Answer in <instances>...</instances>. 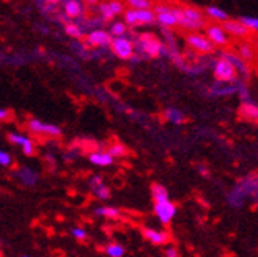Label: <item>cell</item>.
<instances>
[{
	"instance_id": "cell-1",
	"label": "cell",
	"mask_w": 258,
	"mask_h": 257,
	"mask_svg": "<svg viewBox=\"0 0 258 257\" xmlns=\"http://www.w3.org/2000/svg\"><path fill=\"white\" fill-rule=\"evenodd\" d=\"M173 11L176 15V19H178V25H181V27L187 29V30H200L205 27V21H203V15L202 11L197 10V8H192V7H173Z\"/></svg>"
},
{
	"instance_id": "cell-2",
	"label": "cell",
	"mask_w": 258,
	"mask_h": 257,
	"mask_svg": "<svg viewBox=\"0 0 258 257\" xmlns=\"http://www.w3.org/2000/svg\"><path fill=\"white\" fill-rule=\"evenodd\" d=\"M136 47L139 49L140 54H145L148 59H156L165 50L164 44L153 33L139 35L136 40Z\"/></svg>"
},
{
	"instance_id": "cell-3",
	"label": "cell",
	"mask_w": 258,
	"mask_h": 257,
	"mask_svg": "<svg viewBox=\"0 0 258 257\" xmlns=\"http://www.w3.org/2000/svg\"><path fill=\"white\" fill-rule=\"evenodd\" d=\"M124 21L127 25L131 27H136V25H147V24H153L156 21V13L151 8H129L124 13Z\"/></svg>"
},
{
	"instance_id": "cell-4",
	"label": "cell",
	"mask_w": 258,
	"mask_h": 257,
	"mask_svg": "<svg viewBox=\"0 0 258 257\" xmlns=\"http://www.w3.org/2000/svg\"><path fill=\"white\" fill-rule=\"evenodd\" d=\"M214 78L217 82L231 84L238 78V70L228 59L222 57V59H219L214 65Z\"/></svg>"
},
{
	"instance_id": "cell-5",
	"label": "cell",
	"mask_w": 258,
	"mask_h": 257,
	"mask_svg": "<svg viewBox=\"0 0 258 257\" xmlns=\"http://www.w3.org/2000/svg\"><path fill=\"white\" fill-rule=\"evenodd\" d=\"M110 49H112V53L121 60H131V57L136 54L134 53V43L129 40V38H126L124 35L113 36L112 43H110Z\"/></svg>"
},
{
	"instance_id": "cell-6",
	"label": "cell",
	"mask_w": 258,
	"mask_h": 257,
	"mask_svg": "<svg viewBox=\"0 0 258 257\" xmlns=\"http://www.w3.org/2000/svg\"><path fill=\"white\" fill-rule=\"evenodd\" d=\"M154 215L158 216V220L162 224H170L173 216L176 215V205L170 199L154 202Z\"/></svg>"
},
{
	"instance_id": "cell-7",
	"label": "cell",
	"mask_w": 258,
	"mask_h": 257,
	"mask_svg": "<svg viewBox=\"0 0 258 257\" xmlns=\"http://www.w3.org/2000/svg\"><path fill=\"white\" fill-rule=\"evenodd\" d=\"M154 13H156V21L162 25L165 29H173L178 25V19H176V15L173 11V7H169V5H156L153 8Z\"/></svg>"
},
{
	"instance_id": "cell-8",
	"label": "cell",
	"mask_w": 258,
	"mask_h": 257,
	"mask_svg": "<svg viewBox=\"0 0 258 257\" xmlns=\"http://www.w3.org/2000/svg\"><path fill=\"white\" fill-rule=\"evenodd\" d=\"M186 40H187V44L200 54H211L216 47L214 43L206 35H200V33L192 32L190 35H187Z\"/></svg>"
},
{
	"instance_id": "cell-9",
	"label": "cell",
	"mask_w": 258,
	"mask_h": 257,
	"mask_svg": "<svg viewBox=\"0 0 258 257\" xmlns=\"http://www.w3.org/2000/svg\"><path fill=\"white\" fill-rule=\"evenodd\" d=\"M27 126H29V130L35 134H46V136H60L61 134V130L57 125L43 123L36 119H30Z\"/></svg>"
},
{
	"instance_id": "cell-10",
	"label": "cell",
	"mask_w": 258,
	"mask_h": 257,
	"mask_svg": "<svg viewBox=\"0 0 258 257\" xmlns=\"http://www.w3.org/2000/svg\"><path fill=\"white\" fill-rule=\"evenodd\" d=\"M206 36L214 43V46H227L228 33L224 25H206Z\"/></svg>"
},
{
	"instance_id": "cell-11",
	"label": "cell",
	"mask_w": 258,
	"mask_h": 257,
	"mask_svg": "<svg viewBox=\"0 0 258 257\" xmlns=\"http://www.w3.org/2000/svg\"><path fill=\"white\" fill-rule=\"evenodd\" d=\"M112 33L106 32L102 29H96L93 32H90L87 36V43L90 46H95V47H104V46H110L112 43Z\"/></svg>"
},
{
	"instance_id": "cell-12",
	"label": "cell",
	"mask_w": 258,
	"mask_h": 257,
	"mask_svg": "<svg viewBox=\"0 0 258 257\" xmlns=\"http://www.w3.org/2000/svg\"><path fill=\"white\" fill-rule=\"evenodd\" d=\"M142 235H144V238H147L151 245H156V246H162L165 243H169V240H170V235L164 232V230L148 229V227L142 229Z\"/></svg>"
},
{
	"instance_id": "cell-13",
	"label": "cell",
	"mask_w": 258,
	"mask_h": 257,
	"mask_svg": "<svg viewBox=\"0 0 258 257\" xmlns=\"http://www.w3.org/2000/svg\"><path fill=\"white\" fill-rule=\"evenodd\" d=\"M222 25H224V29L227 30L228 35L239 36V38L247 36L249 35V30H250L241 19H227Z\"/></svg>"
},
{
	"instance_id": "cell-14",
	"label": "cell",
	"mask_w": 258,
	"mask_h": 257,
	"mask_svg": "<svg viewBox=\"0 0 258 257\" xmlns=\"http://www.w3.org/2000/svg\"><path fill=\"white\" fill-rule=\"evenodd\" d=\"M113 157L109 151H102V150H96L90 153V161H92L95 166H99V168H107L113 163Z\"/></svg>"
},
{
	"instance_id": "cell-15",
	"label": "cell",
	"mask_w": 258,
	"mask_h": 257,
	"mask_svg": "<svg viewBox=\"0 0 258 257\" xmlns=\"http://www.w3.org/2000/svg\"><path fill=\"white\" fill-rule=\"evenodd\" d=\"M63 10H64V16H68L71 19L82 16V13H84V7L81 0H67Z\"/></svg>"
},
{
	"instance_id": "cell-16",
	"label": "cell",
	"mask_w": 258,
	"mask_h": 257,
	"mask_svg": "<svg viewBox=\"0 0 258 257\" xmlns=\"http://www.w3.org/2000/svg\"><path fill=\"white\" fill-rule=\"evenodd\" d=\"M239 115L250 122H258V108L250 102H242L239 108Z\"/></svg>"
},
{
	"instance_id": "cell-17",
	"label": "cell",
	"mask_w": 258,
	"mask_h": 257,
	"mask_svg": "<svg viewBox=\"0 0 258 257\" xmlns=\"http://www.w3.org/2000/svg\"><path fill=\"white\" fill-rule=\"evenodd\" d=\"M206 16L214 19V21H219V22H225L228 19V15H227V11H224L222 8H219V7H208L206 8Z\"/></svg>"
},
{
	"instance_id": "cell-18",
	"label": "cell",
	"mask_w": 258,
	"mask_h": 257,
	"mask_svg": "<svg viewBox=\"0 0 258 257\" xmlns=\"http://www.w3.org/2000/svg\"><path fill=\"white\" fill-rule=\"evenodd\" d=\"M165 119L175 123V125H181L186 122V117H184V114L181 111H178V109H173V108H169L165 111Z\"/></svg>"
},
{
	"instance_id": "cell-19",
	"label": "cell",
	"mask_w": 258,
	"mask_h": 257,
	"mask_svg": "<svg viewBox=\"0 0 258 257\" xmlns=\"http://www.w3.org/2000/svg\"><path fill=\"white\" fill-rule=\"evenodd\" d=\"M151 196H153V200L154 202L165 200V199H169V191H167L165 186H162L159 183H153L151 185Z\"/></svg>"
},
{
	"instance_id": "cell-20",
	"label": "cell",
	"mask_w": 258,
	"mask_h": 257,
	"mask_svg": "<svg viewBox=\"0 0 258 257\" xmlns=\"http://www.w3.org/2000/svg\"><path fill=\"white\" fill-rule=\"evenodd\" d=\"M95 215L96 216H102V218H107V220H118V218H120V210L113 209V207H98V209H95Z\"/></svg>"
},
{
	"instance_id": "cell-21",
	"label": "cell",
	"mask_w": 258,
	"mask_h": 257,
	"mask_svg": "<svg viewBox=\"0 0 258 257\" xmlns=\"http://www.w3.org/2000/svg\"><path fill=\"white\" fill-rule=\"evenodd\" d=\"M110 33H112V36H121V35H126V32H127V24H126V21H115V22H112V25H110V30H109Z\"/></svg>"
},
{
	"instance_id": "cell-22",
	"label": "cell",
	"mask_w": 258,
	"mask_h": 257,
	"mask_svg": "<svg viewBox=\"0 0 258 257\" xmlns=\"http://www.w3.org/2000/svg\"><path fill=\"white\" fill-rule=\"evenodd\" d=\"M92 191H93V194L98 199H101V200H107L110 197V191H109V188L104 183H99V185L92 186Z\"/></svg>"
},
{
	"instance_id": "cell-23",
	"label": "cell",
	"mask_w": 258,
	"mask_h": 257,
	"mask_svg": "<svg viewBox=\"0 0 258 257\" xmlns=\"http://www.w3.org/2000/svg\"><path fill=\"white\" fill-rule=\"evenodd\" d=\"M104 251L109 257H123L124 255V248L121 245H118V243H110V245L106 246Z\"/></svg>"
},
{
	"instance_id": "cell-24",
	"label": "cell",
	"mask_w": 258,
	"mask_h": 257,
	"mask_svg": "<svg viewBox=\"0 0 258 257\" xmlns=\"http://www.w3.org/2000/svg\"><path fill=\"white\" fill-rule=\"evenodd\" d=\"M99 13H101V18L104 19V21H112L115 16V13H113V10H112V7H110V4L107 2H102L101 5H99Z\"/></svg>"
},
{
	"instance_id": "cell-25",
	"label": "cell",
	"mask_w": 258,
	"mask_h": 257,
	"mask_svg": "<svg viewBox=\"0 0 258 257\" xmlns=\"http://www.w3.org/2000/svg\"><path fill=\"white\" fill-rule=\"evenodd\" d=\"M224 57L225 59H228L231 63H233V65L236 67V70H239L241 73H247V67H246V63H244V59L241 57H236V56H233V54H224Z\"/></svg>"
},
{
	"instance_id": "cell-26",
	"label": "cell",
	"mask_w": 258,
	"mask_h": 257,
	"mask_svg": "<svg viewBox=\"0 0 258 257\" xmlns=\"http://www.w3.org/2000/svg\"><path fill=\"white\" fill-rule=\"evenodd\" d=\"M64 32H67L68 36H73V38H81L82 36V30L79 25H76L73 22H67L64 24Z\"/></svg>"
},
{
	"instance_id": "cell-27",
	"label": "cell",
	"mask_w": 258,
	"mask_h": 257,
	"mask_svg": "<svg viewBox=\"0 0 258 257\" xmlns=\"http://www.w3.org/2000/svg\"><path fill=\"white\" fill-rule=\"evenodd\" d=\"M107 151L110 153L113 158H121V157H124L126 153H127V148L123 144H113L112 147H109Z\"/></svg>"
},
{
	"instance_id": "cell-28",
	"label": "cell",
	"mask_w": 258,
	"mask_h": 257,
	"mask_svg": "<svg viewBox=\"0 0 258 257\" xmlns=\"http://www.w3.org/2000/svg\"><path fill=\"white\" fill-rule=\"evenodd\" d=\"M126 4H127L129 8H140V10L153 8L151 0H126Z\"/></svg>"
},
{
	"instance_id": "cell-29",
	"label": "cell",
	"mask_w": 258,
	"mask_h": 257,
	"mask_svg": "<svg viewBox=\"0 0 258 257\" xmlns=\"http://www.w3.org/2000/svg\"><path fill=\"white\" fill-rule=\"evenodd\" d=\"M21 150H22L24 155L32 157L33 153H35V145H33V140H30L29 137H25V140H24L22 145H21Z\"/></svg>"
},
{
	"instance_id": "cell-30",
	"label": "cell",
	"mask_w": 258,
	"mask_h": 257,
	"mask_svg": "<svg viewBox=\"0 0 258 257\" xmlns=\"http://www.w3.org/2000/svg\"><path fill=\"white\" fill-rule=\"evenodd\" d=\"M239 56L244 60H252L253 59V49L249 44H242V46H239Z\"/></svg>"
},
{
	"instance_id": "cell-31",
	"label": "cell",
	"mask_w": 258,
	"mask_h": 257,
	"mask_svg": "<svg viewBox=\"0 0 258 257\" xmlns=\"http://www.w3.org/2000/svg\"><path fill=\"white\" fill-rule=\"evenodd\" d=\"M244 24L247 25V27L253 32H258V18H252V16H242L239 18Z\"/></svg>"
},
{
	"instance_id": "cell-32",
	"label": "cell",
	"mask_w": 258,
	"mask_h": 257,
	"mask_svg": "<svg viewBox=\"0 0 258 257\" xmlns=\"http://www.w3.org/2000/svg\"><path fill=\"white\" fill-rule=\"evenodd\" d=\"M7 137H8V140H10L13 145H19V147L22 145V142L25 140V136H21L18 133H8Z\"/></svg>"
},
{
	"instance_id": "cell-33",
	"label": "cell",
	"mask_w": 258,
	"mask_h": 257,
	"mask_svg": "<svg viewBox=\"0 0 258 257\" xmlns=\"http://www.w3.org/2000/svg\"><path fill=\"white\" fill-rule=\"evenodd\" d=\"M11 157H10V153L8 151H5V150H2L0 151V166L2 168H10L11 166Z\"/></svg>"
},
{
	"instance_id": "cell-34",
	"label": "cell",
	"mask_w": 258,
	"mask_h": 257,
	"mask_svg": "<svg viewBox=\"0 0 258 257\" xmlns=\"http://www.w3.org/2000/svg\"><path fill=\"white\" fill-rule=\"evenodd\" d=\"M71 235L76 238V240H79V241H84L85 238H87V232L84 229H81V227H73L71 229Z\"/></svg>"
},
{
	"instance_id": "cell-35",
	"label": "cell",
	"mask_w": 258,
	"mask_h": 257,
	"mask_svg": "<svg viewBox=\"0 0 258 257\" xmlns=\"http://www.w3.org/2000/svg\"><path fill=\"white\" fill-rule=\"evenodd\" d=\"M109 4H110V7H112L115 15H121V13H124V8H123V5L118 2V0H110Z\"/></svg>"
},
{
	"instance_id": "cell-36",
	"label": "cell",
	"mask_w": 258,
	"mask_h": 257,
	"mask_svg": "<svg viewBox=\"0 0 258 257\" xmlns=\"http://www.w3.org/2000/svg\"><path fill=\"white\" fill-rule=\"evenodd\" d=\"M170 59H172V62L175 63V65H178V67H183L184 65L181 56H179L176 50H170Z\"/></svg>"
},
{
	"instance_id": "cell-37",
	"label": "cell",
	"mask_w": 258,
	"mask_h": 257,
	"mask_svg": "<svg viewBox=\"0 0 258 257\" xmlns=\"http://www.w3.org/2000/svg\"><path fill=\"white\" fill-rule=\"evenodd\" d=\"M165 255H167V257H178L179 254H178V249H176V248L169 246V248L165 249Z\"/></svg>"
},
{
	"instance_id": "cell-38",
	"label": "cell",
	"mask_w": 258,
	"mask_h": 257,
	"mask_svg": "<svg viewBox=\"0 0 258 257\" xmlns=\"http://www.w3.org/2000/svg\"><path fill=\"white\" fill-rule=\"evenodd\" d=\"M7 119H8V111L2 109V111H0V120H7Z\"/></svg>"
},
{
	"instance_id": "cell-39",
	"label": "cell",
	"mask_w": 258,
	"mask_h": 257,
	"mask_svg": "<svg viewBox=\"0 0 258 257\" xmlns=\"http://www.w3.org/2000/svg\"><path fill=\"white\" fill-rule=\"evenodd\" d=\"M84 2L87 4V5H96L99 0H84Z\"/></svg>"
},
{
	"instance_id": "cell-40",
	"label": "cell",
	"mask_w": 258,
	"mask_h": 257,
	"mask_svg": "<svg viewBox=\"0 0 258 257\" xmlns=\"http://www.w3.org/2000/svg\"><path fill=\"white\" fill-rule=\"evenodd\" d=\"M44 2L49 4V5H57V4L60 2V0H44Z\"/></svg>"
},
{
	"instance_id": "cell-41",
	"label": "cell",
	"mask_w": 258,
	"mask_h": 257,
	"mask_svg": "<svg viewBox=\"0 0 258 257\" xmlns=\"http://www.w3.org/2000/svg\"><path fill=\"white\" fill-rule=\"evenodd\" d=\"M241 98H242V99H247V92H246V88L241 90Z\"/></svg>"
},
{
	"instance_id": "cell-42",
	"label": "cell",
	"mask_w": 258,
	"mask_h": 257,
	"mask_svg": "<svg viewBox=\"0 0 258 257\" xmlns=\"http://www.w3.org/2000/svg\"><path fill=\"white\" fill-rule=\"evenodd\" d=\"M200 172L203 174V175H208L210 172H208V169H203V168H200Z\"/></svg>"
}]
</instances>
